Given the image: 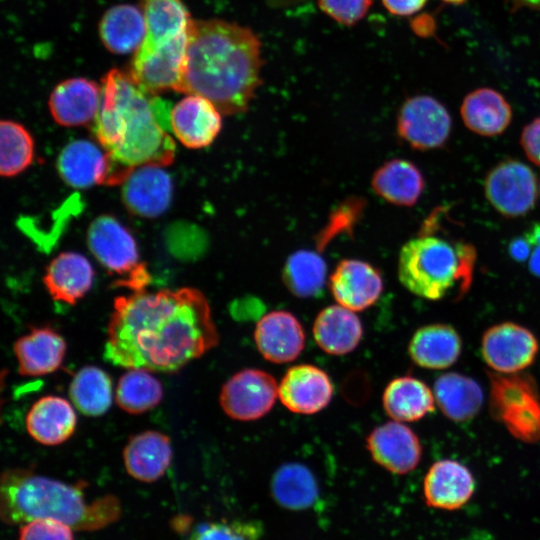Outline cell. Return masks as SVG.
Listing matches in <instances>:
<instances>
[{
    "mask_svg": "<svg viewBox=\"0 0 540 540\" xmlns=\"http://www.w3.org/2000/svg\"><path fill=\"white\" fill-rule=\"evenodd\" d=\"M146 24L143 44L157 45L189 32L193 19L182 0H141Z\"/></svg>",
    "mask_w": 540,
    "mask_h": 540,
    "instance_id": "cell-34",
    "label": "cell"
},
{
    "mask_svg": "<svg viewBox=\"0 0 540 540\" xmlns=\"http://www.w3.org/2000/svg\"><path fill=\"white\" fill-rule=\"evenodd\" d=\"M275 378L260 369H243L222 386L219 402L227 416L238 421H254L265 416L278 395Z\"/></svg>",
    "mask_w": 540,
    "mask_h": 540,
    "instance_id": "cell-10",
    "label": "cell"
},
{
    "mask_svg": "<svg viewBox=\"0 0 540 540\" xmlns=\"http://www.w3.org/2000/svg\"><path fill=\"white\" fill-rule=\"evenodd\" d=\"M445 3L452 4V5H461L464 4L467 0H441Z\"/></svg>",
    "mask_w": 540,
    "mask_h": 540,
    "instance_id": "cell-49",
    "label": "cell"
},
{
    "mask_svg": "<svg viewBox=\"0 0 540 540\" xmlns=\"http://www.w3.org/2000/svg\"><path fill=\"white\" fill-rule=\"evenodd\" d=\"M13 351L20 375L44 376L61 366L66 354V342L51 327H31L29 333L15 341Z\"/></svg>",
    "mask_w": 540,
    "mask_h": 540,
    "instance_id": "cell-22",
    "label": "cell"
},
{
    "mask_svg": "<svg viewBox=\"0 0 540 540\" xmlns=\"http://www.w3.org/2000/svg\"><path fill=\"white\" fill-rule=\"evenodd\" d=\"M189 32L157 45L142 43L131 63L129 72L131 78L140 87L154 94L168 90L179 92Z\"/></svg>",
    "mask_w": 540,
    "mask_h": 540,
    "instance_id": "cell-8",
    "label": "cell"
},
{
    "mask_svg": "<svg viewBox=\"0 0 540 540\" xmlns=\"http://www.w3.org/2000/svg\"><path fill=\"white\" fill-rule=\"evenodd\" d=\"M485 194L492 206L502 215L523 216L535 205L536 177L522 162L503 161L488 173Z\"/></svg>",
    "mask_w": 540,
    "mask_h": 540,
    "instance_id": "cell-13",
    "label": "cell"
},
{
    "mask_svg": "<svg viewBox=\"0 0 540 540\" xmlns=\"http://www.w3.org/2000/svg\"><path fill=\"white\" fill-rule=\"evenodd\" d=\"M85 486L82 481L69 484L31 468L7 469L1 476V519L8 525L54 519L78 531L98 530L117 521L121 514L119 499L105 495L88 501Z\"/></svg>",
    "mask_w": 540,
    "mask_h": 540,
    "instance_id": "cell-4",
    "label": "cell"
},
{
    "mask_svg": "<svg viewBox=\"0 0 540 540\" xmlns=\"http://www.w3.org/2000/svg\"><path fill=\"white\" fill-rule=\"evenodd\" d=\"M335 301L354 312L374 305L383 292V278L372 264L359 259H344L329 278Z\"/></svg>",
    "mask_w": 540,
    "mask_h": 540,
    "instance_id": "cell-16",
    "label": "cell"
},
{
    "mask_svg": "<svg viewBox=\"0 0 540 540\" xmlns=\"http://www.w3.org/2000/svg\"><path fill=\"white\" fill-rule=\"evenodd\" d=\"M121 185L123 203L131 213L140 217H158L172 201V179L161 165L135 167Z\"/></svg>",
    "mask_w": 540,
    "mask_h": 540,
    "instance_id": "cell-14",
    "label": "cell"
},
{
    "mask_svg": "<svg viewBox=\"0 0 540 540\" xmlns=\"http://www.w3.org/2000/svg\"><path fill=\"white\" fill-rule=\"evenodd\" d=\"M327 265L317 252L300 249L286 260L282 280L287 289L299 298L319 296L326 284Z\"/></svg>",
    "mask_w": 540,
    "mask_h": 540,
    "instance_id": "cell-35",
    "label": "cell"
},
{
    "mask_svg": "<svg viewBox=\"0 0 540 540\" xmlns=\"http://www.w3.org/2000/svg\"><path fill=\"white\" fill-rule=\"evenodd\" d=\"M261 43L248 27L193 20L181 93L211 101L224 115L245 112L261 84Z\"/></svg>",
    "mask_w": 540,
    "mask_h": 540,
    "instance_id": "cell-2",
    "label": "cell"
},
{
    "mask_svg": "<svg viewBox=\"0 0 540 540\" xmlns=\"http://www.w3.org/2000/svg\"><path fill=\"white\" fill-rule=\"evenodd\" d=\"M529 268L533 274L540 277V244L532 246Z\"/></svg>",
    "mask_w": 540,
    "mask_h": 540,
    "instance_id": "cell-47",
    "label": "cell"
},
{
    "mask_svg": "<svg viewBox=\"0 0 540 540\" xmlns=\"http://www.w3.org/2000/svg\"><path fill=\"white\" fill-rule=\"evenodd\" d=\"M367 449L374 462L397 475L413 471L422 456V446L417 435L402 422L394 420L370 432Z\"/></svg>",
    "mask_w": 540,
    "mask_h": 540,
    "instance_id": "cell-15",
    "label": "cell"
},
{
    "mask_svg": "<svg viewBox=\"0 0 540 540\" xmlns=\"http://www.w3.org/2000/svg\"><path fill=\"white\" fill-rule=\"evenodd\" d=\"M433 393L442 413L455 422H465L475 417L483 402V392L478 383L454 372L438 377Z\"/></svg>",
    "mask_w": 540,
    "mask_h": 540,
    "instance_id": "cell-31",
    "label": "cell"
},
{
    "mask_svg": "<svg viewBox=\"0 0 540 540\" xmlns=\"http://www.w3.org/2000/svg\"><path fill=\"white\" fill-rule=\"evenodd\" d=\"M490 407L493 416L518 440L540 441V393L525 373L491 372Z\"/></svg>",
    "mask_w": 540,
    "mask_h": 540,
    "instance_id": "cell-6",
    "label": "cell"
},
{
    "mask_svg": "<svg viewBox=\"0 0 540 540\" xmlns=\"http://www.w3.org/2000/svg\"><path fill=\"white\" fill-rule=\"evenodd\" d=\"M170 104L140 87L129 75L112 69L103 78L101 104L93 133L120 165L133 170L145 164L168 166L174 161ZM171 131V130H170Z\"/></svg>",
    "mask_w": 540,
    "mask_h": 540,
    "instance_id": "cell-3",
    "label": "cell"
},
{
    "mask_svg": "<svg viewBox=\"0 0 540 540\" xmlns=\"http://www.w3.org/2000/svg\"><path fill=\"white\" fill-rule=\"evenodd\" d=\"M386 10L395 16H411L419 12L427 0H381Z\"/></svg>",
    "mask_w": 540,
    "mask_h": 540,
    "instance_id": "cell-43",
    "label": "cell"
},
{
    "mask_svg": "<svg viewBox=\"0 0 540 540\" xmlns=\"http://www.w3.org/2000/svg\"><path fill=\"white\" fill-rule=\"evenodd\" d=\"M101 104V87L85 78H71L51 92L48 106L58 124L66 127L93 122Z\"/></svg>",
    "mask_w": 540,
    "mask_h": 540,
    "instance_id": "cell-21",
    "label": "cell"
},
{
    "mask_svg": "<svg viewBox=\"0 0 540 540\" xmlns=\"http://www.w3.org/2000/svg\"><path fill=\"white\" fill-rule=\"evenodd\" d=\"M317 345L331 355H345L356 349L363 336V326L354 311L341 305L321 310L313 324Z\"/></svg>",
    "mask_w": 540,
    "mask_h": 540,
    "instance_id": "cell-27",
    "label": "cell"
},
{
    "mask_svg": "<svg viewBox=\"0 0 540 540\" xmlns=\"http://www.w3.org/2000/svg\"><path fill=\"white\" fill-rule=\"evenodd\" d=\"M372 0H318L319 8L330 18L345 26H352L364 18Z\"/></svg>",
    "mask_w": 540,
    "mask_h": 540,
    "instance_id": "cell-41",
    "label": "cell"
},
{
    "mask_svg": "<svg viewBox=\"0 0 540 540\" xmlns=\"http://www.w3.org/2000/svg\"><path fill=\"white\" fill-rule=\"evenodd\" d=\"M265 3L274 9L287 8L306 2L308 0H264Z\"/></svg>",
    "mask_w": 540,
    "mask_h": 540,
    "instance_id": "cell-48",
    "label": "cell"
},
{
    "mask_svg": "<svg viewBox=\"0 0 540 540\" xmlns=\"http://www.w3.org/2000/svg\"><path fill=\"white\" fill-rule=\"evenodd\" d=\"M371 186L378 196L389 203L412 206L421 196L425 181L420 170L412 162L392 159L375 171Z\"/></svg>",
    "mask_w": 540,
    "mask_h": 540,
    "instance_id": "cell-29",
    "label": "cell"
},
{
    "mask_svg": "<svg viewBox=\"0 0 540 540\" xmlns=\"http://www.w3.org/2000/svg\"><path fill=\"white\" fill-rule=\"evenodd\" d=\"M521 145L530 161L540 166V117L524 127Z\"/></svg>",
    "mask_w": 540,
    "mask_h": 540,
    "instance_id": "cell-42",
    "label": "cell"
},
{
    "mask_svg": "<svg viewBox=\"0 0 540 540\" xmlns=\"http://www.w3.org/2000/svg\"><path fill=\"white\" fill-rule=\"evenodd\" d=\"M262 525L254 520H219L198 525L187 540H261Z\"/></svg>",
    "mask_w": 540,
    "mask_h": 540,
    "instance_id": "cell-39",
    "label": "cell"
},
{
    "mask_svg": "<svg viewBox=\"0 0 540 540\" xmlns=\"http://www.w3.org/2000/svg\"><path fill=\"white\" fill-rule=\"evenodd\" d=\"M272 496L282 507L301 511L311 508L319 498V485L313 472L304 464L290 462L273 474Z\"/></svg>",
    "mask_w": 540,
    "mask_h": 540,
    "instance_id": "cell-33",
    "label": "cell"
},
{
    "mask_svg": "<svg viewBox=\"0 0 540 540\" xmlns=\"http://www.w3.org/2000/svg\"><path fill=\"white\" fill-rule=\"evenodd\" d=\"M254 340L267 361L283 364L295 360L305 347V333L299 320L290 312L274 310L256 324Z\"/></svg>",
    "mask_w": 540,
    "mask_h": 540,
    "instance_id": "cell-19",
    "label": "cell"
},
{
    "mask_svg": "<svg viewBox=\"0 0 540 540\" xmlns=\"http://www.w3.org/2000/svg\"><path fill=\"white\" fill-rule=\"evenodd\" d=\"M57 170L74 188L122 184L132 170L117 163L101 146L78 139L68 143L57 159Z\"/></svg>",
    "mask_w": 540,
    "mask_h": 540,
    "instance_id": "cell-9",
    "label": "cell"
},
{
    "mask_svg": "<svg viewBox=\"0 0 540 540\" xmlns=\"http://www.w3.org/2000/svg\"><path fill=\"white\" fill-rule=\"evenodd\" d=\"M163 398L161 382L151 371L139 368L129 369L117 384L115 401L129 414H141L153 409Z\"/></svg>",
    "mask_w": 540,
    "mask_h": 540,
    "instance_id": "cell-37",
    "label": "cell"
},
{
    "mask_svg": "<svg viewBox=\"0 0 540 540\" xmlns=\"http://www.w3.org/2000/svg\"><path fill=\"white\" fill-rule=\"evenodd\" d=\"M509 252L513 259L522 262L530 257L532 245L525 236L516 238L509 245Z\"/></svg>",
    "mask_w": 540,
    "mask_h": 540,
    "instance_id": "cell-45",
    "label": "cell"
},
{
    "mask_svg": "<svg viewBox=\"0 0 540 540\" xmlns=\"http://www.w3.org/2000/svg\"><path fill=\"white\" fill-rule=\"evenodd\" d=\"M218 342L210 305L201 291L141 290L114 300L103 355L116 366L173 373Z\"/></svg>",
    "mask_w": 540,
    "mask_h": 540,
    "instance_id": "cell-1",
    "label": "cell"
},
{
    "mask_svg": "<svg viewBox=\"0 0 540 540\" xmlns=\"http://www.w3.org/2000/svg\"><path fill=\"white\" fill-rule=\"evenodd\" d=\"M110 376L97 366H84L73 377L69 396L74 406L86 416L105 414L112 403Z\"/></svg>",
    "mask_w": 540,
    "mask_h": 540,
    "instance_id": "cell-36",
    "label": "cell"
},
{
    "mask_svg": "<svg viewBox=\"0 0 540 540\" xmlns=\"http://www.w3.org/2000/svg\"><path fill=\"white\" fill-rule=\"evenodd\" d=\"M146 34L142 10L121 4L108 9L99 23V35L104 46L115 54L136 51Z\"/></svg>",
    "mask_w": 540,
    "mask_h": 540,
    "instance_id": "cell-32",
    "label": "cell"
},
{
    "mask_svg": "<svg viewBox=\"0 0 540 540\" xmlns=\"http://www.w3.org/2000/svg\"><path fill=\"white\" fill-rule=\"evenodd\" d=\"M461 350L458 332L450 325L439 323L419 328L408 347L409 356L416 365L433 370L452 366Z\"/></svg>",
    "mask_w": 540,
    "mask_h": 540,
    "instance_id": "cell-26",
    "label": "cell"
},
{
    "mask_svg": "<svg viewBox=\"0 0 540 540\" xmlns=\"http://www.w3.org/2000/svg\"><path fill=\"white\" fill-rule=\"evenodd\" d=\"M172 457L170 438L155 430L133 435L123 450V462L127 473L144 483L160 479L169 468Z\"/></svg>",
    "mask_w": 540,
    "mask_h": 540,
    "instance_id": "cell-23",
    "label": "cell"
},
{
    "mask_svg": "<svg viewBox=\"0 0 540 540\" xmlns=\"http://www.w3.org/2000/svg\"><path fill=\"white\" fill-rule=\"evenodd\" d=\"M77 416L66 399L47 395L38 399L26 415L28 434L46 446L59 445L74 433Z\"/></svg>",
    "mask_w": 540,
    "mask_h": 540,
    "instance_id": "cell-24",
    "label": "cell"
},
{
    "mask_svg": "<svg viewBox=\"0 0 540 540\" xmlns=\"http://www.w3.org/2000/svg\"><path fill=\"white\" fill-rule=\"evenodd\" d=\"M221 112L208 99L187 95L170 111V130L178 141L191 149L209 146L222 128Z\"/></svg>",
    "mask_w": 540,
    "mask_h": 540,
    "instance_id": "cell-18",
    "label": "cell"
},
{
    "mask_svg": "<svg viewBox=\"0 0 540 540\" xmlns=\"http://www.w3.org/2000/svg\"><path fill=\"white\" fill-rule=\"evenodd\" d=\"M34 141L21 124L2 120L0 125V172L4 177L15 176L31 165Z\"/></svg>",
    "mask_w": 540,
    "mask_h": 540,
    "instance_id": "cell-38",
    "label": "cell"
},
{
    "mask_svg": "<svg viewBox=\"0 0 540 540\" xmlns=\"http://www.w3.org/2000/svg\"><path fill=\"white\" fill-rule=\"evenodd\" d=\"M382 403L392 420L403 423L422 419L434 410L436 402L434 393L423 381L401 376L388 383Z\"/></svg>",
    "mask_w": 540,
    "mask_h": 540,
    "instance_id": "cell-30",
    "label": "cell"
},
{
    "mask_svg": "<svg viewBox=\"0 0 540 540\" xmlns=\"http://www.w3.org/2000/svg\"><path fill=\"white\" fill-rule=\"evenodd\" d=\"M460 113L464 124L482 136L501 134L510 124L512 109L498 91L478 88L464 98Z\"/></svg>",
    "mask_w": 540,
    "mask_h": 540,
    "instance_id": "cell-28",
    "label": "cell"
},
{
    "mask_svg": "<svg viewBox=\"0 0 540 540\" xmlns=\"http://www.w3.org/2000/svg\"><path fill=\"white\" fill-rule=\"evenodd\" d=\"M87 243L102 266L121 276L118 285L133 292L145 290L150 274L140 262L135 239L116 218L109 215L95 218L88 228Z\"/></svg>",
    "mask_w": 540,
    "mask_h": 540,
    "instance_id": "cell-7",
    "label": "cell"
},
{
    "mask_svg": "<svg viewBox=\"0 0 540 540\" xmlns=\"http://www.w3.org/2000/svg\"><path fill=\"white\" fill-rule=\"evenodd\" d=\"M333 384L328 374L311 364L289 368L278 387L281 403L291 412L312 415L330 403Z\"/></svg>",
    "mask_w": 540,
    "mask_h": 540,
    "instance_id": "cell-17",
    "label": "cell"
},
{
    "mask_svg": "<svg viewBox=\"0 0 540 540\" xmlns=\"http://www.w3.org/2000/svg\"><path fill=\"white\" fill-rule=\"evenodd\" d=\"M451 131V116L435 98L418 95L408 98L397 117L398 135L412 148L430 150L442 146Z\"/></svg>",
    "mask_w": 540,
    "mask_h": 540,
    "instance_id": "cell-11",
    "label": "cell"
},
{
    "mask_svg": "<svg viewBox=\"0 0 540 540\" xmlns=\"http://www.w3.org/2000/svg\"><path fill=\"white\" fill-rule=\"evenodd\" d=\"M74 529L54 519H34L20 526L18 540H74Z\"/></svg>",
    "mask_w": 540,
    "mask_h": 540,
    "instance_id": "cell-40",
    "label": "cell"
},
{
    "mask_svg": "<svg viewBox=\"0 0 540 540\" xmlns=\"http://www.w3.org/2000/svg\"><path fill=\"white\" fill-rule=\"evenodd\" d=\"M412 30L421 37H430L436 30V22L432 15L421 14L411 21Z\"/></svg>",
    "mask_w": 540,
    "mask_h": 540,
    "instance_id": "cell-44",
    "label": "cell"
},
{
    "mask_svg": "<svg viewBox=\"0 0 540 540\" xmlns=\"http://www.w3.org/2000/svg\"><path fill=\"white\" fill-rule=\"evenodd\" d=\"M539 344L527 328L503 322L487 329L481 340V354L493 372L518 373L530 366L538 353Z\"/></svg>",
    "mask_w": 540,
    "mask_h": 540,
    "instance_id": "cell-12",
    "label": "cell"
},
{
    "mask_svg": "<svg viewBox=\"0 0 540 540\" xmlns=\"http://www.w3.org/2000/svg\"><path fill=\"white\" fill-rule=\"evenodd\" d=\"M475 491V479L462 463L443 459L428 469L423 479L425 503L441 510H458L471 499Z\"/></svg>",
    "mask_w": 540,
    "mask_h": 540,
    "instance_id": "cell-20",
    "label": "cell"
},
{
    "mask_svg": "<svg viewBox=\"0 0 540 540\" xmlns=\"http://www.w3.org/2000/svg\"><path fill=\"white\" fill-rule=\"evenodd\" d=\"M475 256L470 244L424 233L402 246L399 281L428 300L442 299L456 287L464 292L471 283Z\"/></svg>",
    "mask_w": 540,
    "mask_h": 540,
    "instance_id": "cell-5",
    "label": "cell"
},
{
    "mask_svg": "<svg viewBox=\"0 0 540 540\" xmlns=\"http://www.w3.org/2000/svg\"><path fill=\"white\" fill-rule=\"evenodd\" d=\"M512 10L530 9L540 11V0H505Z\"/></svg>",
    "mask_w": 540,
    "mask_h": 540,
    "instance_id": "cell-46",
    "label": "cell"
},
{
    "mask_svg": "<svg viewBox=\"0 0 540 540\" xmlns=\"http://www.w3.org/2000/svg\"><path fill=\"white\" fill-rule=\"evenodd\" d=\"M94 270L89 260L76 252H63L46 268L43 283L52 299L73 305L92 287Z\"/></svg>",
    "mask_w": 540,
    "mask_h": 540,
    "instance_id": "cell-25",
    "label": "cell"
}]
</instances>
